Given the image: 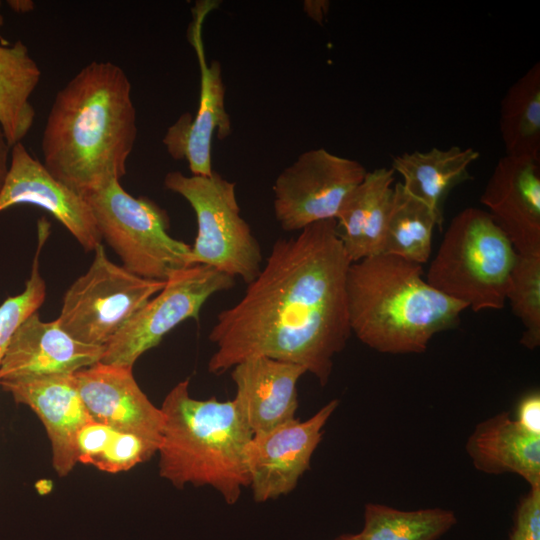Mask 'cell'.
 <instances>
[{
	"mask_svg": "<svg viewBox=\"0 0 540 540\" xmlns=\"http://www.w3.org/2000/svg\"><path fill=\"white\" fill-rule=\"evenodd\" d=\"M329 5V1L324 0L305 1L304 10L309 17L321 24L328 13Z\"/></svg>",
	"mask_w": 540,
	"mask_h": 540,
	"instance_id": "cell-32",
	"label": "cell"
},
{
	"mask_svg": "<svg viewBox=\"0 0 540 540\" xmlns=\"http://www.w3.org/2000/svg\"><path fill=\"white\" fill-rule=\"evenodd\" d=\"M333 399L307 420L294 419L253 434L246 446V464L253 499L264 503L293 491L310 469L323 428L338 407Z\"/></svg>",
	"mask_w": 540,
	"mask_h": 540,
	"instance_id": "cell-12",
	"label": "cell"
},
{
	"mask_svg": "<svg viewBox=\"0 0 540 540\" xmlns=\"http://www.w3.org/2000/svg\"><path fill=\"white\" fill-rule=\"evenodd\" d=\"M217 1H198L192 9L193 20L188 38L197 55L200 69V97L195 116L184 113L167 129L163 144L176 160L185 159L191 175L213 173L211 148L214 135L219 140L231 133L230 117L225 109V86L218 61L208 63L202 39L203 23Z\"/></svg>",
	"mask_w": 540,
	"mask_h": 540,
	"instance_id": "cell-11",
	"label": "cell"
},
{
	"mask_svg": "<svg viewBox=\"0 0 540 540\" xmlns=\"http://www.w3.org/2000/svg\"><path fill=\"white\" fill-rule=\"evenodd\" d=\"M160 409L159 475L178 489L209 486L235 504L250 485L245 452L253 435L235 400L195 399L184 380L168 392Z\"/></svg>",
	"mask_w": 540,
	"mask_h": 540,
	"instance_id": "cell-4",
	"label": "cell"
},
{
	"mask_svg": "<svg viewBox=\"0 0 540 540\" xmlns=\"http://www.w3.org/2000/svg\"><path fill=\"white\" fill-rule=\"evenodd\" d=\"M457 523L453 511L427 508L404 511L367 503L361 540H437Z\"/></svg>",
	"mask_w": 540,
	"mask_h": 540,
	"instance_id": "cell-26",
	"label": "cell"
},
{
	"mask_svg": "<svg viewBox=\"0 0 540 540\" xmlns=\"http://www.w3.org/2000/svg\"><path fill=\"white\" fill-rule=\"evenodd\" d=\"M366 169L325 148L305 151L275 179L274 215L286 232L301 231L320 221L336 220Z\"/></svg>",
	"mask_w": 540,
	"mask_h": 540,
	"instance_id": "cell-10",
	"label": "cell"
},
{
	"mask_svg": "<svg viewBox=\"0 0 540 540\" xmlns=\"http://www.w3.org/2000/svg\"><path fill=\"white\" fill-rule=\"evenodd\" d=\"M422 265L379 254L351 263L347 306L351 333L380 353L425 352L434 335L457 326L467 305L423 279Z\"/></svg>",
	"mask_w": 540,
	"mask_h": 540,
	"instance_id": "cell-3",
	"label": "cell"
},
{
	"mask_svg": "<svg viewBox=\"0 0 540 540\" xmlns=\"http://www.w3.org/2000/svg\"><path fill=\"white\" fill-rule=\"evenodd\" d=\"M15 402L27 405L40 418L51 444L52 465L59 476L68 475L77 462L76 437L92 420L73 374L21 378L0 383Z\"/></svg>",
	"mask_w": 540,
	"mask_h": 540,
	"instance_id": "cell-16",
	"label": "cell"
},
{
	"mask_svg": "<svg viewBox=\"0 0 540 540\" xmlns=\"http://www.w3.org/2000/svg\"><path fill=\"white\" fill-rule=\"evenodd\" d=\"M11 148L1 125H0V192L5 183L10 165Z\"/></svg>",
	"mask_w": 540,
	"mask_h": 540,
	"instance_id": "cell-31",
	"label": "cell"
},
{
	"mask_svg": "<svg viewBox=\"0 0 540 540\" xmlns=\"http://www.w3.org/2000/svg\"><path fill=\"white\" fill-rule=\"evenodd\" d=\"M83 275L67 289L56 319L75 339L105 346L165 285L112 262L100 244Z\"/></svg>",
	"mask_w": 540,
	"mask_h": 540,
	"instance_id": "cell-8",
	"label": "cell"
},
{
	"mask_svg": "<svg viewBox=\"0 0 540 540\" xmlns=\"http://www.w3.org/2000/svg\"><path fill=\"white\" fill-rule=\"evenodd\" d=\"M38 227V245L25 289L0 305V362L14 333L37 313L46 298V283L39 271V255L48 236V226L45 221H41Z\"/></svg>",
	"mask_w": 540,
	"mask_h": 540,
	"instance_id": "cell-28",
	"label": "cell"
},
{
	"mask_svg": "<svg viewBox=\"0 0 540 540\" xmlns=\"http://www.w3.org/2000/svg\"><path fill=\"white\" fill-rule=\"evenodd\" d=\"M506 300L524 327L520 344L530 350L537 348L540 344V254L516 252Z\"/></svg>",
	"mask_w": 540,
	"mask_h": 540,
	"instance_id": "cell-27",
	"label": "cell"
},
{
	"mask_svg": "<svg viewBox=\"0 0 540 540\" xmlns=\"http://www.w3.org/2000/svg\"><path fill=\"white\" fill-rule=\"evenodd\" d=\"M83 198L102 240L131 273L165 281L174 272L192 266L191 245L169 235L166 211L146 197L129 194L120 180H113Z\"/></svg>",
	"mask_w": 540,
	"mask_h": 540,
	"instance_id": "cell-6",
	"label": "cell"
},
{
	"mask_svg": "<svg viewBox=\"0 0 540 540\" xmlns=\"http://www.w3.org/2000/svg\"><path fill=\"white\" fill-rule=\"evenodd\" d=\"M159 444L142 436L90 420L76 437L77 462L118 473L149 460Z\"/></svg>",
	"mask_w": 540,
	"mask_h": 540,
	"instance_id": "cell-25",
	"label": "cell"
},
{
	"mask_svg": "<svg viewBox=\"0 0 540 540\" xmlns=\"http://www.w3.org/2000/svg\"><path fill=\"white\" fill-rule=\"evenodd\" d=\"M21 204L50 213L86 251H94L102 242L87 201L56 180L23 142L11 148L9 170L0 192V212Z\"/></svg>",
	"mask_w": 540,
	"mask_h": 540,
	"instance_id": "cell-13",
	"label": "cell"
},
{
	"mask_svg": "<svg viewBox=\"0 0 540 540\" xmlns=\"http://www.w3.org/2000/svg\"><path fill=\"white\" fill-rule=\"evenodd\" d=\"M334 540H361L358 534H342Z\"/></svg>",
	"mask_w": 540,
	"mask_h": 540,
	"instance_id": "cell-34",
	"label": "cell"
},
{
	"mask_svg": "<svg viewBox=\"0 0 540 540\" xmlns=\"http://www.w3.org/2000/svg\"><path fill=\"white\" fill-rule=\"evenodd\" d=\"M515 422L526 432L540 436V394L538 391L530 392L520 399Z\"/></svg>",
	"mask_w": 540,
	"mask_h": 540,
	"instance_id": "cell-30",
	"label": "cell"
},
{
	"mask_svg": "<svg viewBox=\"0 0 540 540\" xmlns=\"http://www.w3.org/2000/svg\"><path fill=\"white\" fill-rule=\"evenodd\" d=\"M166 189L182 196L192 207L197 234L191 245V265H206L246 284L261 271V246L241 216L235 183L213 171L210 176L171 171Z\"/></svg>",
	"mask_w": 540,
	"mask_h": 540,
	"instance_id": "cell-7",
	"label": "cell"
},
{
	"mask_svg": "<svg viewBox=\"0 0 540 540\" xmlns=\"http://www.w3.org/2000/svg\"><path fill=\"white\" fill-rule=\"evenodd\" d=\"M394 174L384 167L366 172L339 211L336 222L351 263L383 253Z\"/></svg>",
	"mask_w": 540,
	"mask_h": 540,
	"instance_id": "cell-19",
	"label": "cell"
},
{
	"mask_svg": "<svg viewBox=\"0 0 540 540\" xmlns=\"http://www.w3.org/2000/svg\"><path fill=\"white\" fill-rule=\"evenodd\" d=\"M500 133L506 155L540 162V63H534L505 93Z\"/></svg>",
	"mask_w": 540,
	"mask_h": 540,
	"instance_id": "cell-23",
	"label": "cell"
},
{
	"mask_svg": "<svg viewBox=\"0 0 540 540\" xmlns=\"http://www.w3.org/2000/svg\"><path fill=\"white\" fill-rule=\"evenodd\" d=\"M41 70L22 40L0 43V125L11 146L31 130L36 111L31 96Z\"/></svg>",
	"mask_w": 540,
	"mask_h": 540,
	"instance_id": "cell-22",
	"label": "cell"
},
{
	"mask_svg": "<svg viewBox=\"0 0 540 540\" xmlns=\"http://www.w3.org/2000/svg\"><path fill=\"white\" fill-rule=\"evenodd\" d=\"M509 540H540V487L530 488L520 499Z\"/></svg>",
	"mask_w": 540,
	"mask_h": 540,
	"instance_id": "cell-29",
	"label": "cell"
},
{
	"mask_svg": "<svg viewBox=\"0 0 540 540\" xmlns=\"http://www.w3.org/2000/svg\"><path fill=\"white\" fill-rule=\"evenodd\" d=\"M305 373L298 364L265 356L248 358L232 368L236 387L233 399L252 434L296 419L297 384Z\"/></svg>",
	"mask_w": 540,
	"mask_h": 540,
	"instance_id": "cell-18",
	"label": "cell"
},
{
	"mask_svg": "<svg viewBox=\"0 0 540 540\" xmlns=\"http://www.w3.org/2000/svg\"><path fill=\"white\" fill-rule=\"evenodd\" d=\"M235 278L206 265H192L171 274L153 296L105 345L100 362L134 366L146 351L183 321L198 320L214 294L232 288Z\"/></svg>",
	"mask_w": 540,
	"mask_h": 540,
	"instance_id": "cell-9",
	"label": "cell"
},
{
	"mask_svg": "<svg viewBox=\"0 0 540 540\" xmlns=\"http://www.w3.org/2000/svg\"><path fill=\"white\" fill-rule=\"evenodd\" d=\"M8 7L18 14L29 13L34 10L35 3L32 0H8Z\"/></svg>",
	"mask_w": 540,
	"mask_h": 540,
	"instance_id": "cell-33",
	"label": "cell"
},
{
	"mask_svg": "<svg viewBox=\"0 0 540 540\" xmlns=\"http://www.w3.org/2000/svg\"><path fill=\"white\" fill-rule=\"evenodd\" d=\"M540 162L503 156L480 197L487 211L522 254H540Z\"/></svg>",
	"mask_w": 540,
	"mask_h": 540,
	"instance_id": "cell-15",
	"label": "cell"
},
{
	"mask_svg": "<svg viewBox=\"0 0 540 540\" xmlns=\"http://www.w3.org/2000/svg\"><path fill=\"white\" fill-rule=\"evenodd\" d=\"M479 156V152L471 147H433L426 152L413 151L393 156L391 169L402 176L401 184L412 196L443 216L445 198L454 187L472 179L469 166Z\"/></svg>",
	"mask_w": 540,
	"mask_h": 540,
	"instance_id": "cell-21",
	"label": "cell"
},
{
	"mask_svg": "<svg viewBox=\"0 0 540 540\" xmlns=\"http://www.w3.org/2000/svg\"><path fill=\"white\" fill-rule=\"evenodd\" d=\"M92 420L161 443L164 415L138 386L133 368L97 362L74 374Z\"/></svg>",
	"mask_w": 540,
	"mask_h": 540,
	"instance_id": "cell-14",
	"label": "cell"
},
{
	"mask_svg": "<svg viewBox=\"0 0 540 540\" xmlns=\"http://www.w3.org/2000/svg\"><path fill=\"white\" fill-rule=\"evenodd\" d=\"M1 6H2V1H0V8ZM3 24H4V17L0 12V28L3 26Z\"/></svg>",
	"mask_w": 540,
	"mask_h": 540,
	"instance_id": "cell-35",
	"label": "cell"
},
{
	"mask_svg": "<svg viewBox=\"0 0 540 540\" xmlns=\"http://www.w3.org/2000/svg\"><path fill=\"white\" fill-rule=\"evenodd\" d=\"M105 346L83 343L56 320L33 314L12 336L0 362V383L21 378L67 375L99 362Z\"/></svg>",
	"mask_w": 540,
	"mask_h": 540,
	"instance_id": "cell-17",
	"label": "cell"
},
{
	"mask_svg": "<svg viewBox=\"0 0 540 540\" xmlns=\"http://www.w3.org/2000/svg\"><path fill=\"white\" fill-rule=\"evenodd\" d=\"M465 449L477 470L515 473L530 488L540 487V436L523 430L507 412L478 423Z\"/></svg>",
	"mask_w": 540,
	"mask_h": 540,
	"instance_id": "cell-20",
	"label": "cell"
},
{
	"mask_svg": "<svg viewBox=\"0 0 540 540\" xmlns=\"http://www.w3.org/2000/svg\"><path fill=\"white\" fill-rule=\"evenodd\" d=\"M443 216L412 196L401 183L394 185L382 254L393 255L422 265L431 255L435 227L443 226Z\"/></svg>",
	"mask_w": 540,
	"mask_h": 540,
	"instance_id": "cell-24",
	"label": "cell"
},
{
	"mask_svg": "<svg viewBox=\"0 0 540 540\" xmlns=\"http://www.w3.org/2000/svg\"><path fill=\"white\" fill-rule=\"evenodd\" d=\"M137 131L126 72L111 61H92L54 97L41 138L42 163L83 197L126 174Z\"/></svg>",
	"mask_w": 540,
	"mask_h": 540,
	"instance_id": "cell-2",
	"label": "cell"
},
{
	"mask_svg": "<svg viewBox=\"0 0 540 540\" xmlns=\"http://www.w3.org/2000/svg\"><path fill=\"white\" fill-rule=\"evenodd\" d=\"M515 257L512 243L492 216L466 208L451 220L426 281L474 312L500 310Z\"/></svg>",
	"mask_w": 540,
	"mask_h": 540,
	"instance_id": "cell-5",
	"label": "cell"
},
{
	"mask_svg": "<svg viewBox=\"0 0 540 540\" xmlns=\"http://www.w3.org/2000/svg\"><path fill=\"white\" fill-rule=\"evenodd\" d=\"M351 262L336 220L278 239L243 297L222 310L210 333L208 371L222 374L252 357L298 364L325 386L333 359L351 336L347 272Z\"/></svg>",
	"mask_w": 540,
	"mask_h": 540,
	"instance_id": "cell-1",
	"label": "cell"
}]
</instances>
